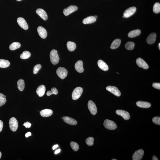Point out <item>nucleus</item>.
<instances>
[{
	"label": "nucleus",
	"mask_w": 160,
	"mask_h": 160,
	"mask_svg": "<svg viewBox=\"0 0 160 160\" xmlns=\"http://www.w3.org/2000/svg\"><path fill=\"white\" fill-rule=\"evenodd\" d=\"M57 51L55 50H52L50 52V61L54 65L57 64L60 58L57 53Z\"/></svg>",
	"instance_id": "nucleus-1"
},
{
	"label": "nucleus",
	"mask_w": 160,
	"mask_h": 160,
	"mask_svg": "<svg viewBox=\"0 0 160 160\" xmlns=\"http://www.w3.org/2000/svg\"><path fill=\"white\" fill-rule=\"evenodd\" d=\"M104 125L106 128L109 130H115L117 128V126L115 122L108 119L104 121Z\"/></svg>",
	"instance_id": "nucleus-2"
},
{
	"label": "nucleus",
	"mask_w": 160,
	"mask_h": 160,
	"mask_svg": "<svg viewBox=\"0 0 160 160\" xmlns=\"http://www.w3.org/2000/svg\"><path fill=\"white\" fill-rule=\"evenodd\" d=\"M83 89L81 87H77L75 89L72 94V99L74 100H76L81 97L83 94Z\"/></svg>",
	"instance_id": "nucleus-3"
},
{
	"label": "nucleus",
	"mask_w": 160,
	"mask_h": 160,
	"mask_svg": "<svg viewBox=\"0 0 160 160\" xmlns=\"http://www.w3.org/2000/svg\"><path fill=\"white\" fill-rule=\"evenodd\" d=\"M9 124L10 128L12 131L15 132L17 130L18 127V123L15 118H11L9 120Z\"/></svg>",
	"instance_id": "nucleus-4"
},
{
	"label": "nucleus",
	"mask_w": 160,
	"mask_h": 160,
	"mask_svg": "<svg viewBox=\"0 0 160 160\" xmlns=\"http://www.w3.org/2000/svg\"><path fill=\"white\" fill-rule=\"evenodd\" d=\"M56 73L59 77L62 79H63L67 76L68 71L64 68L59 67L57 69Z\"/></svg>",
	"instance_id": "nucleus-5"
},
{
	"label": "nucleus",
	"mask_w": 160,
	"mask_h": 160,
	"mask_svg": "<svg viewBox=\"0 0 160 160\" xmlns=\"http://www.w3.org/2000/svg\"><path fill=\"white\" fill-rule=\"evenodd\" d=\"M88 107L92 115H96L97 112V108L95 104L93 101L91 100L89 101L88 103Z\"/></svg>",
	"instance_id": "nucleus-6"
},
{
	"label": "nucleus",
	"mask_w": 160,
	"mask_h": 160,
	"mask_svg": "<svg viewBox=\"0 0 160 160\" xmlns=\"http://www.w3.org/2000/svg\"><path fill=\"white\" fill-rule=\"evenodd\" d=\"M144 154V151L143 149H140L135 152L132 157L133 160H141Z\"/></svg>",
	"instance_id": "nucleus-7"
},
{
	"label": "nucleus",
	"mask_w": 160,
	"mask_h": 160,
	"mask_svg": "<svg viewBox=\"0 0 160 160\" xmlns=\"http://www.w3.org/2000/svg\"><path fill=\"white\" fill-rule=\"evenodd\" d=\"M136 11V8L135 7H132L127 9L125 11L123 14L124 18H128L134 14Z\"/></svg>",
	"instance_id": "nucleus-8"
},
{
	"label": "nucleus",
	"mask_w": 160,
	"mask_h": 160,
	"mask_svg": "<svg viewBox=\"0 0 160 160\" xmlns=\"http://www.w3.org/2000/svg\"><path fill=\"white\" fill-rule=\"evenodd\" d=\"M106 90L109 92L112 93L116 96H120L121 95V93L117 88L115 86H109L107 87L106 88Z\"/></svg>",
	"instance_id": "nucleus-9"
},
{
	"label": "nucleus",
	"mask_w": 160,
	"mask_h": 160,
	"mask_svg": "<svg viewBox=\"0 0 160 160\" xmlns=\"http://www.w3.org/2000/svg\"><path fill=\"white\" fill-rule=\"evenodd\" d=\"M78 9L77 6H70L67 8L63 10V13L65 16H68L72 13L74 12Z\"/></svg>",
	"instance_id": "nucleus-10"
},
{
	"label": "nucleus",
	"mask_w": 160,
	"mask_h": 160,
	"mask_svg": "<svg viewBox=\"0 0 160 160\" xmlns=\"http://www.w3.org/2000/svg\"><path fill=\"white\" fill-rule=\"evenodd\" d=\"M18 24L24 30H27L28 29V26L25 20L22 17L18 18L17 19Z\"/></svg>",
	"instance_id": "nucleus-11"
},
{
	"label": "nucleus",
	"mask_w": 160,
	"mask_h": 160,
	"mask_svg": "<svg viewBox=\"0 0 160 160\" xmlns=\"http://www.w3.org/2000/svg\"><path fill=\"white\" fill-rule=\"evenodd\" d=\"M116 112L117 115L121 116L125 120H128L130 118V114L126 111L122 110H117L116 111Z\"/></svg>",
	"instance_id": "nucleus-12"
},
{
	"label": "nucleus",
	"mask_w": 160,
	"mask_h": 160,
	"mask_svg": "<svg viewBox=\"0 0 160 160\" xmlns=\"http://www.w3.org/2000/svg\"><path fill=\"white\" fill-rule=\"evenodd\" d=\"M137 64L140 67L144 69H147L149 67L148 65L144 60L141 58L137 59L136 61Z\"/></svg>",
	"instance_id": "nucleus-13"
},
{
	"label": "nucleus",
	"mask_w": 160,
	"mask_h": 160,
	"mask_svg": "<svg viewBox=\"0 0 160 160\" xmlns=\"http://www.w3.org/2000/svg\"><path fill=\"white\" fill-rule=\"evenodd\" d=\"M37 32L39 36L42 39L46 38L47 36V31L44 27L39 26L37 29Z\"/></svg>",
	"instance_id": "nucleus-14"
},
{
	"label": "nucleus",
	"mask_w": 160,
	"mask_h": 160,
	"mask_svg": "<svg viewBox=\"0 0 160 160\" xmlns=\"http://www.w3.org/2000/svg\"><path fill=\"white\" fill-rule=\"evenodd\" d=\"M36 13L44 20L46 21L48 19V17L47 13L43 9H38L36 11Z\"/></svg>",
	"instance_id": "nucleus-15"
},
{
	"label": "nucleus",
	"mask_w": 160,
	"mask_h": 160,
	"mask_svg": "<svg viewBox=\"0 0 160 160\" xmlns=\"http://www.w3.org/2000/svg\"><path fill=\"white\" fill-rule=\"evenodd\" d=\"M75 69L78 72L81 73L84 71V69L83 68V63L81 60L78 61L75 65Z\"/></svg>",
	"instance_id": "nucleus-16"
},
{
	"label": "nucleus",
	"mask_w": 160,
	"mask_h": 160,
	"mask_svg": "<svg viewBox=\"0 0 160 160\" xmlns=\"http://www.w3.org/2000/svg\"><path fill=\"white\" fill-rule=\"evenodd\" d=\"M156 38V34L154 33H152L150 34L147 38V42L149 44H152L155 42Z\"/></svg>",
	"instance_id": "nucleus-17"
},
{
	"label": "nucleus",
	"mask_w": 160,
	"mask_h": 160,
	"mask_svg": "<svg viewBox=\"0 0 160 160\" xmlns=\"http://www.w3.org/2000/svg\"><path fill=\"white\" fill-rule=\"evenodd\" d=\"M63 120L66 123L71 125H75L77 124V122L74 119L67 116L63 117Z\"/></svg>",
	"instance_id": "nucleus-18"
},
{
	"label": "nucleus",
	"mask_w": 160,
	"mask_h": 160,
	"mask_svg": "<svg viewBox=\"0 0 160 160\" xmlns=\"http://www.w3.org/2000/svg\"><path fill=\"white\" fill-rule=\"evenodd\" d=\"M45 86L44 85H41L37 88L36 90L37 94L39 97H42L45 94Z\"/></svg>",
	"instance_id": "nucleus-19"
},
{
	"label": "nucleus",
	"mask_w": 160,
	"mask_h": 160,
	"mask_svg": "<svg viewBox=\"0 0 160 160\" xmlns=\"http://www.w3.org/2000/svg\"><path fill=\"white\" fill-rule=\"evenodd\" d=\"M53 112L51 109H46L41 111L40 114L43 117H48L52 115Z\"/></svg>",
	"instance_id": "nucleus-20"
},
{
	"label": "nucleus",
	"mask_w": 160,
	"mask_h": 160,
	"mask_svg": "<svg viewBox=\"0 0 160 160\" xmlns=\"http://www.w3.org/2000/svg\"><path fill=\"white\" fill-rule=\"evenodd\" d=\"M96 19L94 16H89L83 20V22L84 24H92L96 22Z\"/></svg>",
	"instance_id": "nucleus-21"
},
{
	"label": "nucleus",
	"mask_w": 160,
	"mask_h": 160,
	"mask_svg": "<svg viewBox=\"0 0 160 160\" xmlns=\"http://www.w3.org/2000/svg\"><path fill=\"white\" fill-rule=\"evenodd\" d=\"M98 64L99 67L101 69L104 71H107L109 69L108 66L106 63L101 60H99L98 61Z\"/></svg>",
	"instance_id": "nucleus-22"
},
{
	"label": "nucleus",
	"mask_w": 160,
	"mask_h": 160,
	"mask_svg": "<svg viewBox=\"0 0 160 160\" xmlns=\"http://www.w3.org/2000/svg\"><path fill=\"white\" fill-rule=\"evenodd\" d=\"M136 104L138 107L142 108H148L151 106V104L149 103L143 101H138L136 102Z\"/></svg>",
	"instance_id": "nucleus-23"
},
{
	"label": "nucleus",
	"mask_w": 160,
	"mask_h": 160,
	"mask_svg": "<svg viewBox=\"0 0 160 160\" xmlns=\"http://www.w3.org/2000/svg\"><path fill=\"white\" fill-rule=\"evenodd\" d=\"M141 33V31L139 29H136L131 31L129 33L128 36L130 38H134L138 36Z\"/></svg>",
	"instance_id": "nucleus-24"
},
{
	"label": "nucleus",
	"mask_w": 160,
	"mask_h": 160,
	"mask_svg": "<svg viewBox=\"0 0 160 160\" xmlns=\"http://www.w3.org/2000/svg\"><path fill=\"white\" fill-rule=\"evenodd\" d=\"M121 43V40L120 39H116L112 42L111 46V48L115 49L118 48Z\"/></svg>",
	"instance_id": "nucleus-25"
},
{
	"label": "nucleus",
	"mask_w": 160,
	"mask_h": 160,
	"mask_svg": "<svg viewBox=\"0 0 160 160\" xmlns=\"http://www.w3.org/2000/svg\"><path fill=\"white\" fill-rule=\"evenodd\" d=\"M67 47L68 49L70 51H74L76 48V44L74 42L68 41L67 43Z\"/></svg>",
	"instance_id": "nucleus-26"
},
{
	"label": "nucleus",
	"mask_w": 160,
	"mask_h": 160,
	"mask_svg": "<svg viewBox=\"0 0 160 160\" xmlns=\"http://www.w3.org/2000/svg\"><path fill=\"white\" fill-rule=\"evenodd\" d=\"M10 63L7 60L0 59V67L6 68L9 67Z\"/></svg>",
	"instance_id": "nucleus-27"
},
{
	"label": "nucleus",
	"mask_w": 160,
	"mask_h": 160,
	"mask_svg": "<svg viewBox=\"0 0 160 160\" xmlns=\"http://www.w3.org/2000/svg\"><path fill=\"white\" fill-rule=\"evenodd\" d=\"M18 88L20 91H22L25 88V83L23 79H20L17 82Z\"/></svg>",
	"instance_id": "nucleus-28"
},
{
	"label": "nucleus",
	"mask_w": 160,
	"mask_h": 160,
	"mask_svg": "<svg viewBox=\"0 0 160 160\" xmlns=\"http://www.w3.org/2000/svg\"><path fill=\"white\" fill-rule=\"evenodd\" d=\"M21 44L19 42H14L10 45L9 48L11 50H14L20 48Z\"/></svg>",
	"instance_id": "nucleus-29"
},
{
	"label": "nucleus",
	"mask_w": 160,
	"mask_h": 160,
	"mask_svg": "<svg viewBox=\"0 0 160 160\" xmlns=\"http://www.w3.org/2000/svg\"><path fill=\"white\" fill-rule=\"evenodd\" d=\"M31 55V53L29 51H25L23 52L20 55V57L22 59H27L30 57Z\"/></svg>",
	"instance_id": "nucleus-30"
},
{
	"label": "nucleus",
	"mask_w": 160,
	"mask_h": 160,
	"mask_svg": "<svg viewBox=\"0 0 160 160\" xmlns=\"http://www.w3.org/2000/svg\"><path fill=\"white\" fill-rule=\"evenodd\" d=\"M135 46L134 42H129L126 44L125 48L127 50H133Z\"/></svg>",
	"instance_id": "nucleus-31"
},
{
	"label": "nucleus",
	"mask_w": 160,
	"mask_h": 160,
	"mask_svg": "<svg viewBox=\"0 0 160 160\" xmlns=\"http://www.w3.org/2000/svg\"><path fill=\"white\" fill-rule=\"evenodd\" d=\"M153 11L156 14H158L160 12V4L156 3L154 4L153 7Z\"/></svg>",
	"instance_id": "nucleus-32"
},
{
	"label": "nucleus",
	"mask_w": 160,
	"mask_h": 160,
	"mask_svg": "<svg viewBox=\"0 0 160 160\" xmlns=\"http://www.w3.org/2000/svg\"><path fill=\"white\" fill-rule=\"evenodd\" d=\"M70 145L72 149L74 151H77L79 150V146L77 143L75 142L72 141L70 143Z\"/></svg>",
	"instance_id": "nucleus-33"
},
{
	"label": "nucleus",
	"mask_w": 160,
	"mask_h": 160,
	"mask_svg": "<svg viewBox=\"0 0 160 160\" xmlns=\"http://www.w3.org/2000/svg\"><path fill=\"white\" fill-rule=\"evenodd\" d=\"M58 90L55 88H53L51 89V91H49L47 93V96H49L53 94L57 95L58 94Z\"/></svg>",
	"instance_id": "nucleus-34"
},
{
	"label": "nucleus",
	"mask_w": 160,
	"mask_h": 160,
	"mask_svg": "<svg viewBox=\"0 0 160 160\" xmlns=\"http://www.w3.org/2000/svg\"><path fill=\"white\" fill-rule=\"evenodd\" d=\"M6 102V99L4 95L0 93V107L4 105Z\"/></svg>",
	"instance_id": "nucleus-35"
},
{
	"label": "nucleus",
	"mask_w": 160,
	"mask_h": 160,
	"mask_svg": "<svg viewBox=\"0 0 160 160\" xmlns=\"http://www.w3.org/2000/svg\"><path fill=\"white\" fill-rule=\"evenodd\" d=\"M94 139L92 137H89L86 139V144L89 146H92L94 144Z\"/></svg>",
	"instance_id": "nucleus-36"
},
{
	"label": "nucleus",
	"mask_w": 160,
	"mask_h": 160,
	"mask_svg": "<svg viewBox=\"0 0 160 160\" xmlns=\"http://www.w3.org/2000/svg\"><path fill=\"white\" fill-rule=\"evenodd\" d=\"M42 68L41 65L37 64L33 68V73L34 74H37L38 71Z\"/></svg>",
	"instance_id": "nucleus-37"
},
{
	"label": "nucleus",
	"mask_w": 160,
	"mask_h": 160,
	"mask_svg": "<svg viewBox=\"0 0 160 160\" xmlns=\"http://www.w3.org/2000/svg\"><path fill=\"white\" fill-rule=\"evenodd\" d=\"M153 123L156 124L160 125V117H154L152 119Z\"/></svg>",
	"instance_id": "nucleus-38"
},
{
	"label": "nucleus",
	"mask_w": 160,
	"mask_h": 160,
	"mask_svg": "<svg viewBox=\"0 0 160 160\" xmlns=\"http://www.w3.org/2000/svg\"><path fill=\"white\" fill-rule=\"evenodd\" d=\"M152 86L155 89H160V83H153Z\"/></svg>",
	"instance_id": "nucleus-39"
},
{
	"label": "nucleus",
	"mask_w": 160,
	"mask_h": 160,
	"mask_svg": "<svg viewBox=\"0 0 160 160\" xmlns=\"http://www.w3.org/2000/svg\"><path fill=\"white\" fill-rule=\"evenodd\" d=\"M23 125L26 128H30L31 124L28 122H27L24 123Z\"/></svg>",
	"instance_id": "nucleus-40"
},
{
	"label": "nucleus",
	"mask_w": 160,
	"mask_h": 160,
	"mask_svg": "<svg viewBox=\"0 0 160 160\" xmlns=\"http://www.w3.org/2000/svg\"><path fill=\"white\" fill-rule=\"evenodd\" d=\"M3 126V122L0 120V132L2 131Z\"/></svg>",
	"instance_id": "nucleus-41"
},
{
	"label": "nucleus",
	"mask_w": 160,
	"mask_h": 160,
	"mask_svg": "<svg viewBox=\"0 0 160 160\" xmlns=\"http://www.w3.org/2000/svg\"><path fill=\"white\" fill-rule=\"evenodd\" d=\"M32 135V134L31 132H29L28 133H27L25 134V137L26 138L28 137L29 136H31Z\"/></svg>",
	"instance_id": "nucleus-42"
},
{
	"label": "nucleus",
	"mask_w": 160,
	"mask_h": 160,
	"mask_svg": "<svg viewBox=\"0 0 160 160\" xmlns=\"http://www.w3.org/2000/svg\"><path fill=\"white\" fill-rule=\"evenodd\" d=\"M60 151H61V150L60 149L57 150L55 152V154H57L58 153H59Z\"/></svg>",
	"instance_id": "nucleus-43"
},
{
	"label": "nucleus",
	"mask_w": 160,
	"mask_h": 160,
	"mask_svg": "<svg viewBox=\"0 0 160 160\" xmlns=\"http://www.w3.org/2000/svg\"><path fill=\"white\" fill-rule=\"evenodd\" d=\"M152 160H158V158L156 157L155 155H154L152 156Z\"/></svg>",
	"instance_id": "nucleus-44"
},
{
	"label": "nucleus",
	"mask_w": 160,
	"mask_h": 160,
	"mask_svg": "<svg viewBox=\"0 0 160 160\" xmlns=\"http://www.w3.org/2000/svg\"><path fill=\"white\" fill-rule=\"evenodd\" d=\"M58 145L57 144H56L54 145V146L53 147V150H55V149H56V148L58 147Z\"/></svg>",
	"instance_id": "nucleus-45"
},
{
	"label": "nucleus",
	"mask_w": 160,
	"mask_h": 160,
	"mask_svg": "<svg viewBox=\"0 0 160 160\" xmlns=\"http://www.w3.org/2000/svg\"><path fill=\"white\" fill-rule=\"evenodd\" d=\"M1 156H2V153L0 151V159H1Z\"/></svg>",
	"instance_id": "nucleus-46"
},
{
	"label": "nucleus",
	"mask_w": 160,
	"mask_h": 160,
	"mask_svg": "<svg viewBox=\"0 0 160 160\" xmlns=\"http://www.w3.org/2000/svg\"><path fill=\"white\" fill-rule=\"evenodd\" d=\"M159 49L160 50V43L159 44Z\"/></svg>",
	"instance_id": "nucleus-47"
},
{
	"label": "nucleus",
	"mask_w": 160,
	"mask_h": 160,
	"mask_svg": "<svg viewBox=\"0 0 160 160\" xmlns=\"http://www.w3.org/2000/svg\"><path fill=\"white\" fill-rule=\"evenodd\" d=\"M96 18V19L97 18V16H94Z\"/></svg>",
	"instance_id": "nucleus-48"
},
{
	"label": "nucleus",
	"mask_w": 160,
	"mask_h": 160,
	"mask_svg": "<svg viewBox=\"0 0 160 160\" xmlns=\"http://www.w3.org/2000/svg\"><path fill=\"white\" fill-rule=\"evenodd\" d=\"M112 160H117V159H112Z\"/></svg>",
	"instance_id": "nucleus-49"
},
{
	"label": "nucleus",
	"mask_w": 160,
	"mask_h": 160,
	"mask_svg": "<svg viewBox=\"0 0 160 160\" xmlns=\"http://www.w3.org/2000/svg\"><path fill=\"white\" fill-rule=\"evenodd\" d=\"M16 1H22V0H16Z\"/></svg>",
	"instance_id": "nucleus-50"
},
{
	"label": "nucleus",
	"mask_w": 160,
	"mask_h": 160,
	"mask_svg": "<svg viewBox=\"0 0 160 160\" xmlns=\"http://www.w3.org/2000/svg\"><path fill=\"white\" fill-rule=\"evenodd\" d=\"M5 97H6V95H4Z\"/></svg>",
	"instance_id": "nucleus-51"
},
{
	"label": "nucleus",
	"mask_w": 160,
	"mask_h": 160,
	"mask_svg": "<svg viewBox=\"0 0 160 160\" xmlns=\"http://www.w3.org/2000/svg\"><path fill=\"white\" fill-rule=\"evenodd\" d=\"M117 74H119V73H118L117 72Z\"/></svg>",
	"instance_id": "nucleus-52"
},
{
	"label": "nucleus",
	"mask_w": 160,
	"mask_h": 160,
	"mask_svg": "<svg viewBox=\"0 0 160 160\" xmlns=\"http://www.w3.org/2000/svg\"><path fill=\"white\" fill-rule=\"evenodd\" d=\"M123 17V18H124V16H123V17Z\"/></svg>",
	"instance_id": "nucleus-53"
}]
</instances>
